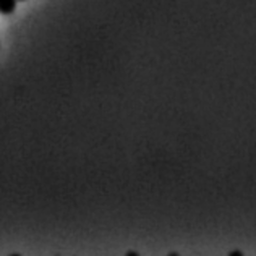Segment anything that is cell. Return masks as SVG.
<instances>
[{"mask_svg": "<svg viewBox=\"0 0 256 256\" xmlns=\"http://www.w3.org/2000/svg\"><path fill=\"white\" fill-rule=\"evenodd\" d=\"M244 253H242L240 250H237V252H230V256H242Z\"/></svg>", "mask_w": 256, "mask_h": 256, "instance_id": "7a4b0ae2", "label": "cell"}, {"mask_svg": "<svg viewBox=\"0 0 256 256\" xmlns=\"http://www.w3.org/2000/svg\"><path fill=\"white\" fill-rule=\"evenodd\" d=\"M16 8V0H0V13L2 15H12Z\"/></svg>", "mask_w": 256, "mask_h": 256, "instance_id": "6da1fadb", "label": "cell"}, {"mask_svg": "<svg viewBox=\"0 0 256 256\" xmlns=\"http://www.w3.org/2000/svg\"><path fill=\"white\" fill-rule=\"evenodd\" d=\"M22 2H23V0H22Z\"/></svg>", "mask_w": 256, "mask_h": 256, "instance_id": "3957f363", "label": "cell"}]
</instances>
